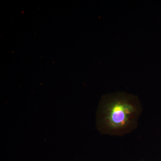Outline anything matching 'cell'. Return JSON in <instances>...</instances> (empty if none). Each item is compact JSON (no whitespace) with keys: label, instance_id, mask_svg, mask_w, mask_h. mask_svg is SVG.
Returning <instances> with one entry per match:
<instances>
[{"label":"cell","instance_id":"obj_2","mask_svg":"<svg viewBox=\"0 0 161 161\" xmlns=\"http://www.w3.org/2000/svg\"><path fill=\"white\" fill-rule=\"evenodd\" d=\"M144 161V160H141V161Z\"/></svg>","mask_w":161,"mask_h":161},{"label":"cell","instance_id":"obj_1","mask_svg":"<svg viewBox=\"0 0 161 161\" xmlns=\"http://www.w3.org/2000/svg\"><path fill=\"white\" fill-rule=\"evenodd\" d=\"M142 112L137 96L124 92L104 95L101 99L96 125L103 135L121 136L135 130Z\"/></svg>","mask_w":161,"mask_h":161}]
</instances>
